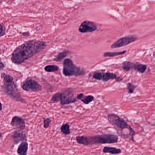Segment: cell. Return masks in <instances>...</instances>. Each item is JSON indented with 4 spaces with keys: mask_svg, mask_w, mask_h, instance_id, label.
I'll return each instance as SVG.
<instances>
[{
    "mask_svg": "<svg viewBox=\"0 0 155 155\" xmlns=\"http://www.w3.org/2000/svg\"><path fill=\"white\" fill-rule=\"evenodd\" d=\"M4 1V0H0V4H1V3H2V1Z\"/></svg>",
    "mask_w": 155,
    "mask_h": 155,
    "instance_id": "cell-30",
    "label": "cell"
},
{
    "mask_svg": "<svg viewBox=\"0 0 155 155\" xmlns=\"http://www.w3.org/2000/svg\"><path fill=\"white\" fill-rule=\"evenodd\" d=\"M84 94H79L77 96V99L78 100H81L82 98L84 97Z\"/></svg>",
    "mask_w": 155,
    "mask_h": 155,
    "instance_id": "cell-25",
    "label": "cell"
},
{
    "mask_svg": "<svg viewBox=\"0 0 155 155\" xmlns=\"http://www.w3.org/2000/svg\"><path fill=\"white\" fill-rule=\"evenodd\" d=\"M126 52V50L119 51V52H105V53H104V54H103V56H104V57H112L116 56L121 55H124V54H125Z\"/></svg>",
    "mask_w": 155,
    "mask_h": 155,
    "instance_id": "cell-17",
    "label": "cell"
},
{
    "mask_svg": "<svg viewBox=\"0 0 155 155\" xmlns=\"http://www.w3.org/2000/svg\"><path fill=\"white\" fill-rule=\"evenodd\" d=\"M10 124L16 130H23L25 127V120L19 116H14L12 118Z\"/></svg>",
    "mask_w": 155,
    "mask_h": 155,
    "instance_id": "cell-12",
    "label": "cell"
},
{
    "mask_svg": "<svg viewBox=\"0 0 155 155\" xmlns=\"http://www.w3.org/2000/svg\"><path fill=\"white\" fill-rule=\"evenodd\" d=\"M103 151L105 153H109V154L116 155L121 153L122 151L120 149L113 147H105L103 148Z\"/></svg>",
    "mask_w": 155,
    "mask_h": 155,
    "instance_id": "cell-14",
    "label": "cell"
},
{
    "mask_svg": "<svg viewBox=\"0 0 155 155\" xmlns=\"http://www.w3.org/2000/svg\"><path fill=\"white\" fill-rule=\"evenodd\" d=\"M12 139L13 143L16 145L23 142L27 141V135L23 130H16L12 133Z\"/></svg>",
    "mask_w": 155,
    "mask_h": 155,
    "instance_id": "cell-11",
    "label": "cell"
},
{
    "mask_svg": "<svg viewBox=\"0 0 155 155\" xmlns=\"http://www.w3.org/2000/svg\"><path fill=\"white\" fill-rule=\"evenodd\" d=\"M138 40V37L135 35H130L120 38L111 46L112 49L118 48L127 46L135 42Z\"/></svg>",
    "mask_w": 155,
    "mask_h": 155,
    "instance_id": "cell-8",
    "label": "cell"
},
{
    "mask_svg": "<svg viewBox=\"0 0 155 155\" xmlns=\"http://www.w3.org/2000/svg\"><path fill=\"white\" fill-rule=\"evenodd\" d=\"M0 50H1V49H0Z\"/></svg>",
    "mask_w": 155,
    "mask_h": 155,
    "instance_id": "cell-31",
    "label": "cell"
},
{
    "mask_svg": "<svg viewBox=\"0 0 155 155\" xmlns=\"http://www.w3.org/2000/svg\"><path fill=\"white\" fill-rule=\"evenodd\" d=\"M28 150V143L27 141L23 142L19 145L17 153L19 155H27Z\"/></svg>",
    "mask_w": 155,
    "mask_h": 155,
    "instance_id": "cell-13",
    "label": "cell"
},
{
    "mask_svg": "<svg viewBox=\"0 0 155 155\" xmlns=\"http://www.w3.org/2000/svg\"><path fill=\"white\" fill-rule=\"evenodd\" d=\"M51 120L49 118H44V127L45 128H47L49 126Z\"/></svg>",
    "mask_w": 155,
    "mask_h": 155,
    "instance_id": "cell-23",
    "label": "cell"
},
{
    "mask_svg": "<svg viewBox=\"0 0 155 155\" xmlns=\"http://www.w3.org/2000/svg\"><path fill=\"white\" fill-rule=\"evenodd\" d=\"M59 70V67L55 65H48L45 67V71L47 72H55Z\"/></svg>",
    "mask_w": 155,
    "mask_h": 155,
    "instance_id": "cell-20",
    "label": "cell"
},
{
    "mask_svg": "<svg viewBox=\"0 0 155 155\" xmlns=\"http://www.w3.org/2000/svg\"><path fill=\"white\" fill-rule=\"evenodd\" d=\"M70 51L66 50V51H63L61 53H59L58 55L56 56L55 58L54 59V61H62L70 54Z\"/></svg>",
    "mask_w": 155,
    "mask_h": 155,
    "instance_id": "cell-18",
    "label": "cell"
},
{
    "mask_svg": "<svg viewBox=\"0 0 155 155\" xmlns=\"http://www.w3.org/2000/svg\"><path fill=\"white\" fill-rule=\"evenodd\" d=\"M46 44L44 41L31 40L16 48L12 54L11 60L13 63L20 64L44 49Z\"/></svg>",
    "mask_w": 155,
    "mask_h": 155,
    "instance_id": "cell-1",
    "label": "cell"
},
{
    "mask_svg": "<svg viewBox=\"0 0 155 155\" xmlns=\"http://www.w3.org/2000/svg\"><path fill=\"white\" fill-rule=\"evenodd\" d=\"M147 69V66L146 64L137 62L134 63L133 70H134L140 73H143L145 72Z\"/></svg>",
    "mask_w": 155,
    "mask_h": 155,
    "instance_id": "cell-15",
    "label": "cell"
},
{
    "mask_svg": "<svg viewBox=\"0 0 155 155\" xmlns=\"http://www.w3.org/2000/svg\"><path fill=\"white\" fill-rule=\"evenodd\" d=\"M22 87L25 91L34 92H39L42 89V87L38 82L31 79L25 81Z\"/></svg>",
    "mask_w": 155,
    "mask_h": 155,
    "instance_id": "cell-9",
    "label": "cell"
},
{
    "mask_svg": "<svg viewBox=\"0 0 155 155\" xmlns=\"http://www.w3.org/2000/svg\"><path fill=\"white\" fill-rule=\"evenodd\" d=\"M134 63L130 61H125L122 64V69L125 71H129L133 70Z\"/></svg>",
    "mask_w": 155,
    "mask_h": 155,
    "instance_id": "cell-16",
    "label": "cell"
},
{
    "mask_svg": "<svg viewBox=\"0 0 155 155\" xmlns=\"http://www.w3.org/2000/svg\"><path fill=\"white\" fill-rule=\"evenodd\" d=\"M94 100V97L92 95H88L87 96H84L83 98H82L80 100L82 102L84 103L85 104H88L92 102Z\"/></svg>",
    "mask_w": 155,
    "mask_h": 155,
    "instance_id": "cell-21",
    "label": "cell"
},
{
    "mask_svg": "<svg viewBox=\"0 0 155 155\" xmlns=\"http://www.w3.org/2000/svg\"><path fill=\"white\" fill-rule=\"evenodd\" d=\"M4 67H5V65H4V64L1 62L0 61V71L2 70H3Z\"/></svg>",
    "mask_w": 155,
    "mask_h": 155,
    "instance_id": "cell-26",
    "label": "cell"
},
{
    "mask_svg": "<svg viewBox=\"0 0 155 155\" xmlns=\"http://www.w3.org/2000/svg\"><path fill=\"white\" fill-rule=\"evenodd\" d=\"M1 76L3 80L2 88L4 92L13 100L23 103H25L26 101L21 97V94L19 92L17 86L13 82L14 79L13 77L5 73H1Z\"/></svg>",
    "mask_w": 155,
    "mask_h": 155,
    "instance_id": "cell-4",
    "label": "cell"
},
{
    "mask_svg": "<svg viewBox=\"0 0 155 155\" xmlns=\"http://www.w3.org/2000/svg\"><path fill=\"white\" fill-rule=\"evenodd\" d=\"M108 119L118 136L127 141L136 142L134 139L135 132L125 120L113 113L108 115Z\"/></svg>",
    "mask_w": 155,
    "mask_h": 155,
    "instance_id": "cell-2",
    "label": "cell"
},
{
    "mask_svg": "<svg viewBox=\"0 0 155 155\" xmlns=\"http://www.w3.org/2000/svg\"><path fill=\"white\" fill-rule=\"evenodd\" d=\"M61 131L64 134L68 135L70 133V126L68 124H64L61 127Z\"/></svg>",
    "mask_w": 155,
    "mask_h": 155,
    "instance_id": "cell-19",
    "label": "cell"
},
{
    "mask_svg": "<svg viewBox=\"0 0 155 155\" xmlns=\"http://www.w3.org/2000/svg\"><path fill=\"white\" fill-rule=\"evenodd\" d=\"M136 87H137L135 85H134L132 84V83H127V89L128 91V94H133Z\"/></svg>",
    "mask_w": 155,
    "mask_h": 155,
    "instance_id": "cell-22",
    "label": "cell"
},
{
    "mask_svg": "<svg viewBox=\"0 0 155 155\" xmlns=\"http://www.w3.org/2000/svg\"><path fill=\"white\" fill-rule=\"evenodd\" d=\"M73 90L71 88H66L60 92V101L61 105H64L74 103L77 100L74 97Z\"/></svg>",
    "mask_w": 155,
    "mask_h": 155,
    "instance_id": "cell-6",
    "label": "cell"
},
{
    "mask_svg": "<svg viewBox=\"0 0 155 155\" xmlns=\"http://www.w3.org/2000/svg\"><path fill=\"white\" fill-rule=\"evenodd\" d=\"M77 143L82 145H92L96 144H112L117 143L118 141V136L110 134L98 135L80 136L76 138Z\"/></svg>",
    "mask_w": 155,
    "mask_h": 155,
    "instance_id": "cell-3",
    "label": "cell"
},
{
    "mask_svg": "<svg viewBox=\"0 0 155 155\" xmlns=\"http://www.w3.org/2000/svg\"><path fill=\"white\" fill-rule=\"evenodd\" d=\"M22 34L23 36H28L29 35H30V33L29 32H24L23 33H22Z\"/></svg>",
    "mask_w": 155,
    "mask_h": 155,
    "instance_id": "cell-27",
    "label": "cell"
},
{
    "mask_svg": "<svg viewBox=\"0 0 155 155\" xmlns=\"http://www.w3.org/2000/svg\"><path fill=\"white\" fill-rule=\"evenodd\" d=\"M63 73L65 76H79L85 74V71L74 64L70 59L67 58L63 61Z\"/></svg>",
    "mask_w": 155,
    "mask_h": 155,
    "instance_id": "cell-5",
    "label": "cell"
},
{
    "mask_svg": "<svg viewBox=\"0 0 155 155\" xmlns=\"http://www.w3.org/2000/svg\"><path fill=\"white\" fill-rule=\"evenodd\" d=\"M94 79L98 80H102L104 82H107L110 79H115L118 82H121L123 79L120 77H118L116 74L110 72H96L93 75Z\"/></svg>",
    "mask_w": 155,
    "mask_h": 155,
    "instance_id": "cell-7",
    "label": "cell"
},
{
    "mask_svg": "<svg viewBox=\"0 0 155 155\" xmlns=\"http://www.w3.org/2000/svg\"><path fill=\"white\" fill-rule=\"evenodd\" d=\"M2 133L0 132V140L1 139V138H2Z\"/></svg>",
    "mask_w": 155,
    "mask_h": 155,
    "instance_id": "cell-29",
    "label": "cell"
},
{
    "mask_svg": "<svg viewBox=\"0 0 155 155\" xmlns=\"http://www.w3.org/2000/svg\"><path fill=\"white\" fill-rule=\"evenodd\" d=\"M2 109V104H1V101H0V111H1Z\"/></svg>",
    "mask_w": 155,
    "mask_h": 155,
    "instance_id": "cell-28",
    "label": "cell"
},
{
    "mask_svg": "<svg viewBox=\"0 0 155 155\" xmlns=\"http://www.w3.org/2000/svg\"><path fill=\"white\" fill-rule=\"evenodd\" d=\"M6 33V28L4 25L0 24V36H3Z\"/></svg>",
    "mask_w": 155,
    "mask_h": 155,
    "instance_id": "cell-24",
    "label": "cell"
},
{
    "mask_svg": "<svg viewBox=\"0 0 155 155\" xmlns=\"http://www.w3.org/2000/svg\"><path fill=\"white\" fill-rule=\"evenodd\" d=\"M97 29L95 24L90 21H85L80 24L79 31L82 33H87L94 31Z\"/></svg>",
    "mask_w": 155,
    "mask_h": 155,
    "instance_id": "cell-10",
    "label": "cell"
}]
</instances>
